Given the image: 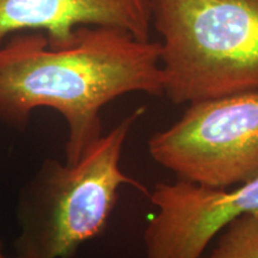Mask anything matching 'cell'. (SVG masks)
<instances>
[{
	"mask_svg": "<svg viewBox=\"0 0 258 258\" xmlns=\"http://www.w3.org/2000/svg\"><path fill=\"white\" fill-rule=\"evenodd\" d=\"M131 92L163 96L159 42L84 25L63 48H50L41 32L0 47V121L24 131L35 109L60 112L69 129L66 164L79 161L103 137L102 109Z\"/></svg>",
	"mask_w": 258,
	"mask_h": 258,
	"instance_id": "obj_1",
	"label": "cell"
},
{
	"mask_svg": "<svg viewBox=\"0 0 258 258\" xmlns=\"http://www.w3.org/2000/svg\"><path fill=\"white\" fill-rule=\"evenodd\" d=\"M143 114L132 112L76 164H41L18 192L15 258H73L105 230L122 186L148 192L121 169L124 143Z\"/></svg>",
	"mask_w": 258,
	"mask_h": 258,
	"instance_id": "obj_2",
	"label": "cell"
},
{
	"mask_svg": "<svg viewBox=\"0 0 258 258\" xmlns=\"http://www.w3.org/2000/svg\"><path fill=\"white\" fill-rule=\"evenodd\" d=\"M173 104L258 92V0H151Z\"/></svg>",
	"mask_w": 258,
	"mask_h": 258,
	"instance_id": "obj_3",
	"label": "cell"
},
{
	"mask_svg": "<svg viewBox=\"0 0 258 258\" xmlns=\"http://www.w3.org/2000/svg\"><path fill=\"white\" fill-rule=\"evenodd\" d=\"M148 153L177 179L227 189L258 176V92L189 104L148 140Z\"/></svg>",
	"mask_w": 258,
	"mask_h": 258,
	"instance_id": "obj_4",
	"label": "cell"
},
{
	"mask_svg": "<svg viewBox=\"0 0 258 258\" xmlns=\"http://www.w3.org/2000/svg\"><path fill=\"white\" fill-rule=\"evenodd\" d=\"M147 196L157 213L144 231L146 258H201L226 225L258 213V176L227 189L177 179Z\"/></svg>",
	"mask_w": 258,
	"mask_h": 258,
	"instance_id": "obj_5",
	"label": "cell"
},
{
	"mask_svg": "<svg viewBox=\"0 0 258 258\" xmlns=\"http://www.w3.org/2000/svg\"><path fill=\"white\" fill-rule=\"evenodd\" d=\"M84 25L117 28L148 41L151 0H0V47L14 32L41 30L50 48H63Z\"/></svg>",
	"mask_w": 258,
	"mask_h": 258,
	"instance_id": "obj_6",
	"label": "cell"
},
{
	"mask_svg": "<svg viewBox=\"0 0 258 258\" xmlns=\"http://www.w3.org/2000/svg\"><path fill=\"white\" fill-rule=\"evenodd\" d=\"M218 235L205 258H258V213L234 219Z\"/></svg>",
	"mask_w": 258,
	"mask_h": 258,
	"instance_id": "obj_7",
	"label": "cell"
},
{
	"mask_svg": "<svg viewBox=\"0 0 258 258\" xmlns=\"http://www.w3.org/2000/svg\"><path fill=\"white\" fill-rule=\"evenodd\" d=\"M0 258H10L8 254L5 253L4 251V245H3L2 241H0ZM15 258V257H14Z\"/></svg>",
	"mask_w": 258,
	"mask_h": 258,
	"instance_id": "obj_8",
	"label": "cell"
}]
</instances>
